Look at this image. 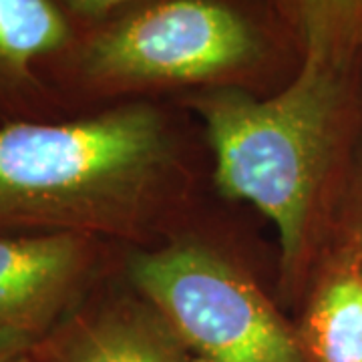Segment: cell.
I'll use <instances>...</instances> for the list:
<instances>
[{
    "mask_svg": "<svg viewBox=\"0 0 362 362\" xmlns=\"http://www.w3.org/2000/svg\"><path fill=\"white\" fill-rule=\"evenodd\" d=\"M171 165L163 117L145 103L61 123L0 127V233L121 232Z\"/></svg>",
    "mask_w": 362,
    "mask_h": 362,
    "instance_id": "cell-1",
    "label": "cell"
},
{
    "mask_svg": "<svg viewBox=\"0 0 362 362\" xmlns=\"http://www.w3.org/2000/svg\"><path fill=\"white\" fill-rule=\"evenodd\" d=\"M350 73L306 57L292 81L268 99L242 87H216L194 99L216 156L221 194L270 218L288 268L304 246Z\"/></svg>",
    "mask_w": 362,
    "mask_h": 362,
    "instance_id": "cell-2",
    "label": "cell"
},
{
    "mask_svg": "<svg viewBox=\"0 0 362 362\" xmlns=\"http://www.w3.org/2000/svg\"><path fill=\"white\" fill-rule=\"evenodd\" d=\"M272 57L268 28L238 0H147L78 33L59 63L93 90L216 89L264 71Z\"/></svg>",
    "mask_w": 362,
    "mask_h": 362,
    "instance_id": "cell-3",
    "label": "cell"
},
{
    "mask_svg": "<svg viewBox=\"0 0 362 362\" xmlns=\"http://www.w3.org/2000/svg\"><path fill=\"white\" fill-rule=\"evenodd\" d=\"M135 286L207 362H308L254 286L216 252L177 242L131 262Z\"/></svg>",
    "mask_w": 362,
    "mask_h": 362,
    "instance_id": "cell-4",
    "label": "cell"
},
{
    "mask_svg": "<svg viewBox=\"0 0 362 362\" xmlns=\"http://www.w3.org/2000/svg\"><path fill=\"white\" fill-rule=\"evenodd\" d=\"M90 266V233H0V362H25L65 326Z\"/></svg>",
    "mask_w": 362,
    "mask_h": 362,
    "instance_id": "cell-5",
    "label": "cell"
},
{
    "mask_svg": "<svg viewBox=\"0 0 362 362\" xmlns=\"http://www.w3.org/2000/svg\"><path fill=\"white\" fill-rule=\"evenodd\" d=\"M25 362H187L175 332L127 308L66 322Z\"/></svg>",
    "mask_w": 362,
    "mask_h": 362,
    "instance_id": "cell-6",
    "label": "cell"
},
{
    "mask_svg": "<svg viewBox=\"0 0 362 362\" xmlns=\"http://www.w3.org/2000/svg\"><path fill=\"white\" fill-rule=\"evenodd\" d=\"M78 33L52 0H0V103L40 89V66L59 63Z\"/></svg>",
    "mask_w": 362,
    "mask_h": 362,
    "instance_id": "cell-7",
    "label": "cell"
},
{
    "mask_svg": "<svg viewBox=\"0 0 362 362\" xmlns=\"http://www.w3.org/2000/svg\"><path fill=\"white\" fill-rule=\"evenodd\" d=\"M302 59L352 71L362 51V0H278Z\"/></svg>",
    "mask_w": 362,
    "mask_h": 362,
    "instance_id": "cell-8",
    "label": "cell"
},
{
    "mask_svg": "<svg viewBox=\"0 0 362 362\" xmlns=\"http://www.w3.org/2000/svg\"><path fill=\"white\" fill-rule=\"evenodd\" d=\"M312 349L322 362H362V280L340 278L312 314Z\"/></svg>",
    "mask_w": 362,
    "mask_h": 362,
    "instance_id": "cell-9",
    "label": "cell"
},
{
    "mask_svg": "<svg viewBox=\"0 0 362 362\" xmlns=\"http://www.w3.org/2000/svg\"><path fill=\"white\" fill-rule=\"evenodd\" d=\"M65 11L75 25L83 28L103 25L147 0H52Z\"/></svg>",
    "mask_w": 362,
    "mask_h": 362,
    "instance_id": "cell-10",
    "label": "cell"
}]
</instances>
